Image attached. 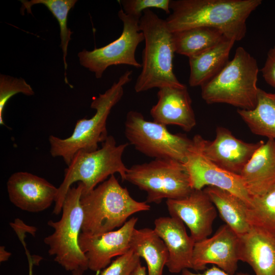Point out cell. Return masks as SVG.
Wrapping results in <instances>:
<instances>
[{"label": "cell", "instance_id": "7", "mask_svg": "<svg viewBox=\"0 0 275 275\" xmlns=\"http://www.w3.org/2000/svg\"><path fill=\"white\" fill-rule=\"evenodd\" d=\"M84 185L80 182L77 186L69 188L63 204L61 218L57 222H48L54 231L44 239L48 246L49 254L54 256V261L72 275H82L89 269L87 257L78 244L84 218L80 205Z\"/></svg>", "mask_w": 275, "mask_h": 275}, {"label": "cell", "instance_id": "1", "mask_svg": "<svg viewBox=\"0 0 275 275\" xmlns=\"http://www.w3.org/2000/svg\"><path fill=\"white\" fill-rule=\"evenodd\" d=\"M261 0H171L165 19L172 33L199 26L221 31L228 39H242L246 21Z\"/></svg>", "mask_w": 275, "mask_h": 275}, {"label": "cell", "instance_id": "3", "mask_svg": "<svg viewBox=\"0 0 275 275\" xmlns=\"http://www.w3.org/2000/svg\"><path fill=\"white\" fill-rule=\"evenodd\" d=\"M80 205L84 215L81 232L89 235L113 231L122 226L130 215L150 209L146 202L132 198L114 175L82 195Z\"/></svg>", "mask_w": 275, "mask_h": 275}, {"label": "cell", "instance_id": "34", "mask_svg": "<svg viewBox=\"0 0 275 275\" xmlns=\"http://www.w3.org/2000/svg\"><path fill=\"white\" fill-rule=\"evenodd\" d=\"M24 247L26 252V254L27 255L28 262H29V275H33V265H34V263L33 262L34 260L32 259L30 253L26 249V245H24ZM73 275H78V274H73Z\"/></svg>", "mask_w": 275, "mask_h": 275}, {"label": "cell", "instance_id": "21", "mask_svg": "<svg viewBox=\"0 0 275 275\" xmlns=\"http://www.w3.org/2000/svg\"><path fill=\"white\" fill-rule=\"evenodd\" d=\"M235 41L227 39L213 47L190 58L191 87H201L215 76L229 61L231 49Z\"/></svg>", "mask_w": 275, "mask_h": 275}, {"label": "cell", "instance_id": "6", "mask_svg": "<svg viewBox=\"0 0 275 275\" xmlns=\"http://www.w3.org/2000/svg\"><path fill=\"white\" fill-rule=\"evenodd\" d=\"M258 72L256 60L239 47L233 59L201 87L202 98L208 104L226 103L240 109H253L257 103Z\"/></svg>", "mask_w": 275, "mask_h": 275}, {"label": "cell", "instance_id": "12", "mask_svg": "<svg viewBox=\"0 0 275 275\" xmlns=\"http://www.w3.org/2000/svg\"><path fill=\"white\" fill-rule=\"evenodd\" d=\"M239 253V236L228 225H223L211 237L195 242L192 269L203 270L211 264L234 274L240 261Z\"/></svg>", "mask_w": 275, "mask_h": 275}, {"label": "cell", "instance_id": "35", "mask_svg": "<svg viewBox=\"0 0 275 275\" xmlns=\"http://www.w3.org/2000/svg\"><path fill=\"white\" fill-rule=\"evenodd\" d=\"M131 275H147L146 268L140 263L132 272Z\"/></svg>", "mask_w": 275, "mask_h": 275}, {"label": "cell", "instance_id": "16", "mask_svg": "<svg viewBox=\"0 0 275 275\" xmlns=\"http://www.w3.org/2000/svg\"><path fill=\"white\" fill-rule=\"evenodd\" d=\"M11 202L20 209L38 212L45 210L55 202L56 187L43 178L26 172L12 174L7 182Z\"/></svg>", "mask_w": 275, "mask_h": 275}, {"label": "cell", "instance_id": "4", "mask_svg": "<svg viewBox=\"0 0 275 275\" xmlns=\"http://www.w3.org/2000/svg\"><path fill=\"white\" fill-rule=\"evenodd\" d=\"M132 73V70H127L104 93L93 97L91 107L96 110L95 114L90 119L78 120L71 136L66 139L49 136L52 157H62L68 166L78 151L91 152L98 149L99 143H102L108 136L107 119L112 108L122 97L123 87L131 81Z\"/></svg>", "mask_w": 275, "mask_h": 275}, {"label": "cell", "instance_id": "20", "mask_svg": "<svg viewBox=\"0 0 275 275\" xmlns=\"http://www.w3.org/2000/svg\"><path fill=\"white\" fill-rule=\"evenodd\" d=\"M240 176L249 195H262L275 185V140L268 139L253 154Z\"/></svg>", "mask_w": 275, "mask_h": 275}, {"label": "cell", "instance_id": "13", "mask_svg": "<svg viewBox=\"0 0 275 275\" xmlns=\"http://www.w3.org/2000/svg\"><path fill=\"white\" fill-rule=\"evenodd\" d=\"M137 222L138 218L132 217L117 230L99 235L81 232L78 244L87 257L89 269L100 271L111 263L113 258L127 252Z\"/></svg>", "mask_w": 275, "mask_h": 275}, {"label": "cell", "instance_id": "28", "mask_svg": "<svg viewBox=\"0 0 275 275\" xmlns=\"http://www.w3.org/2000/svg\"><path fill=\"white\" fill-rule=\"evenodd\" d=\"M17 93L32 96L34 94V92L31 86L24 79L1 74L0 124L1 125H5L3 119V113L8 101Z\"/></svg>", "mask_w": 275, "mask_h": 275}, {"label": "cell", "instance_id": "27", "mask_svg": "<svg viewBox=\"0 0 275 275\" xmlns=\"http://www.w3.org/2000/svg\"><path fill=\"white\" fill-rule=\"evenodd\" d=\"M247 217L251 226L275 234V185L265 193L252 197Z\"/></svg>", "mask_w": 275, "mask_h": 275}, {"label": "cell", "instance_id": "25", "mask_svg": "<svg viewBox=\"0 0 275 275\" xmlns=\"http://www.w3.org/2000/svg\"><path fill=\"white\" fill-rule=\"evenodd\" d=\"M237 113L254 134L275 140V93L259 88L255 108Z\"/></svg>", "mask_w": 275, "mask_h": 275}, {"label": "cell", "instance_id": "14", "mask_svg": "<svg viewBox=\"0 0 275 275\" xmlns=\"http://www.w3.org/2000/svg\"><path fill=\"white\" fill-rule=\"evenodd\" d=\"M215 138L207 141L199 135L204 155L212 162L231 173L240 175L255 152L265 143H247L236 138L227 128L218 126Z\"/></svg>", "mask_w": 275, "mask_h": 275}, {"label": "cell", "instance_id": "23", "mask_svg": "<svg viewBox=\"0 0 275 275\" xmlns=\"http://www.w3.org/2000/svg\"><path fill=\"white\" fill-rule=\"evenodd\" d=\"M130 249L145 260L147 275H162L169 253L164 242L154 229H135L130 240Z\"/></svg>", "mask_w": 275, "mask_h": 275}, {"label": "cell", "instance_id": "9", "mask_svg": "<svg viewBox=\"0 0 275 275\" xmlns=\"http://www.w3.org/2000/svg\"><path fill=\"white\" fill-rule=\"evenodd\" d=\"M126 138L136 150L155 159H172L183 163L192 140L173 134L166 125L145 119L136 111L128 112L125 122Z\"/></svg>", "mask_w": 275, "mask_h": 275}, {"label": "cell", "instance_id": "2", "mask_svg": "<svg viewBox=\"0 0 275 275\" xmlns=\"http://www.w3.org/2000/svg\"><path fill=\"white\" fill-rule=\"evenodd\" d=\"M140 28L145 45L142 53V71L136 78L134 90L140 93L154 88L183 87L173 71L175 49L172 33L165 20L152 11L143 12Z\"/></svg>", "mask_w": 275, "mask_h": 275}, {"label": "cell", "instance_id": "15", "mask_svg": "<svg viewBox=\"0 0 275 275\" xmlns=\"http://www.w3.org/2000/svg\"><path fill=\"white\" fill-rule=\"evenodd\" d=\"M166 204L170 216L179 218L187 226L195 242L212 233L217 210L203 189H193L183 198L167 199Z\"/></svg>", "mask_w": 275, "mask_h": 275}, {"label": "cell", "instance_id": "11", "mask_svg": "<svg viewBox=\"0 0 275 275\" xmlns=\"http://www.w3.org/2000/svg\"><path fill=\"white\" fill-rule=\"evenodd\" d=\"M191 140L183 163L192 188L200 190L209 186L216 187L237 196L249 205L252 197L241 176L223 170L208 159L202 152L199 134L195 135Z\"/></svg>", "mask_w": 275, "mask_h": 275}, {"label": "cell", "instance_id": "8", "mask_svg": "<svg viewBox=\"0 0 275 275\" xmlns=\"http://www.w3.org/2000/svg\"><path fill=\"white\" fill-rule=\"evenodd\" d=\"M125 181L147 193V203L183 198L193 190L183 163L172 159L133 165L128 169Z\"/></svg>", "mask_w": 275, "mask_h": 275}, {"label": "cell", "instance_id": "24", "mask_svg": "<svg viewBox=\"0 0 275 275\" xmlns=\"http://www.w3.org/2000/svg\"><path fill=\"white\" fill-rule=\"evenodd\" d=\"M176 53L191 57L200 54L228 39L219 30L199 26L172 33Z\"/></svg>", "mask_w": 275, "mask_h": 275}, {"label": "cell", "instance_id": "26", "mask_svg": "<svg viewBox=\"0 0 275 275\" xmlns=\"http://www.w3.org/2000/svg\"><path fill=\"white\" fill-rule=\"evenodd\" d=\"M22 5L20 12L22 15L26 10L28 13L32 14L31 7L34 5H44L57 19L60 29L61 47L63 51V59L64 69H67L66 57L69 42L73 32L67 26L68 15L70 10L73 8L77 2L76 0H31L20 1Z\"/></svg>", "mask_w": 275, "mask_h": 275}, {"label": "cell", "instance_id": "10", "mask_svg": "<svg viewBox=\"0 0 275 275\" xmlns=\"http://www.w3.org/2000/svg\"><path fill=\"white\" fill-rule=\"evenodd\" d=\"M123 22V30L120 37L107 45L89 51L83 49L77 56L80 64L94 73L100 78L109 66L127 65L136 68H142L135 57L139 44L144 40L140 28V19L127 15L123 9L118 13Z\"/></svg>", "mask_w": 275, "mask_h": 275}, {"label": "cell", "instance_id": "18", "mask_svg": "<svg viewBox=\"0 0 275 275\" xmlns=\"http://www.w3.org/2000/svg\"><path fill=\"white\" fill-rule=\"evenodd\" d=\"M157 95V102L150 110L154 121L166 126L177 125L185 131L196 126L191 99L185 86L159 88Z\"/></svg>", "mask_w": 275, "mask_h": 275}, {"label": "cell", "instance_id": "17", "mask_svg": "<svg viewBox=\"0 0 275 275\" xmlns=\"http://www.w3.org/2000/svg\"><path fill=\"white\" fill-rule=\"evenodd\" d=\"M154 230L164 242L169 253L166 266L172 273L192 269L195 241L186 231L184 224L172 216L160 217L154 221Z\"/></svg>", "mask_w": 275, "mask_h": 275}, {"label": "cell", "instance_id": "5", "mask_svg": "<svg viewBox=\"0 0 275 275\" xmlns=\"http://www.w3.org/2000/svg\"><path fill=\"white\" fill-rule=\"evenodd\" d=\"M128 143L117 145L112 135H108L99 149L86 152L78 151L64 171V178L58 187L53 213L62 211L66 194L71 185L76 182L84 185L82 195H85L108 177L118 173L122 181H125L128 168L122 160L123 154Z\"/></svg>", "mask_w": 275, "mask_h": 275}, {"label": "cell", "instance_id": "31", "mask_svg": "<svg viewBox=\"0 0 275 275\" xmlns=\"http://www.w3.org/2000/svg\"><path fill=\"white\" fill-rule=\"evenodd\" d=\"M261 71L265 81L275 89V46L268 51Z\"/></svg>", "mask_w": 275, "mask_h": 275}, {"label": "cell", "instance_id": "19", "mask_svg": "<svg viewBox=\"0 0 275 275\" xmlns=\"http://www.w3.org/2000/svg\"><path fill=\"white\" fill-rule=\"evenodd\" d=\"M240 237L239 260L255 275H275V234L256 227Z\"/></svg>", "mask_w": 275, "mask_h": 275}, {"label": "cell", "instance_id": "22", "mask_svg": "<svg viewBox=\"0 0 275 275\" xmlns=\"http://www.w3.org/2000/svg\"><path fill=\"white\" fill-rule=\"evenodd\" d=\"M204 190L209 196L225 224L239 236L249 231L251 226L247 217L248 204L230 192L214 186Z\"/></svg>", "mask_w": 275, "mask_h": 275}, {"label": "cell", "instance_id": "29", "mask_svg": "<svg viewBox=\"0 0 275 275\" xmlns=\"http://www.w3.org/2000/svg\"><path fill=\"white\" fill-rule=\"evenodd\" d=\"M140 258L138 254L130 249L124 254L117 257L97 275H131L141 263Z\"/></svg>", "mask_w": 275, "mask_h": 275}, {"label": "cell", "instance_id": "33", "mask_svg": "<svg viewBox=\"0 0 275 275\" xmlns=\"http://www.w3.org/2000/svg\"><path fill=\"white\" fill-rule=\"evenodd\" d=\"M11 253L7 251L4 246L0 247V262H3L7 261L11 256Z\"/></svg>", "mask_w": 275, "mask_h": 275}, {"label": "cell", "instance_id": "30", "mask_svg": "<svg viewBox=\"0 0 275 275\" xmlns=\"http://www.w3.org/2000/svg\"><path fill=\"white\" fill-rule=\"evenodd\" d=\"M171 0H122L120 3L127 15L141 19L143 12L150 8L159 9L170 14Z\"/></svg>", "mask_w": 275, "mask_h": 275}, {"label": "cell", "instance_id": "32", "mask_svg": "<svg viewBox=\"0 0 275 275\" xmlns=\"http://www.w3.org/2000/svg\"><path fill=\"white\" fill-rule=\"evenodd\" d=\"M181 275H232L230 274L216 266L213 265L207 269L203 273H195L189 269H184L181 271ZM233 275H250L247 273L239 272Z\"/></svg>", "mask_w": 275, "mask_h": 275}]
</instances>
